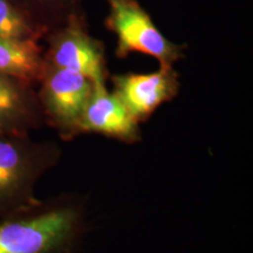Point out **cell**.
<instances>
[{
    "label": "cell",
    "instance_id": "6",
    "mask_svg": "<svg viewBox=\"0 0 253 253\" xmlns=\"http://www.w3.org/2000/svg\"><path fill=\"white\" fill-rule=\"evenodd\" d=\"M113 93L121 100L136 121H144L161 104L178 94L179 77L173 66H161L153 73L114 75Z\"/></svg>",
    "mask_w": 253,
    "mask_h": 253
},
{
    "label": "cell",
    "instance_id": "7",
    "mask_svg": "<svg viewBox=\"0 0 253 253\" xmlns=\"http://www.w3.org/2000/svg\"><path fill=\"white\" fill-rule=\"evenodd\" d=\"M81 132H97L134 142L140 137L138 122L114 93H109L106 82H93V90L84 109Z\"/></svg>",
    "mask_w": 253,
    "mask_h": 253
},
{
    "label": "cell",
    "instance_id": "1",
    "mask_svg": "<svg viewBox=\"0 0 253 253\" xmlns=\"http://www.w3.org/2000/svg\"><path fill=\"white\" fill-rule=\"evenodd\" d=\"M25 212L0 220V253H72L80 221L74 209Z\"/></svg>",
    "mask_w": 253,
    "mask_h": 253
},
{
    "label": "cell",
    "instance_id": "4",
    "mask_svg": "<svg viewBox=\"0 0 253 253\" xmlns=\"http://www.w3.org/2000/svg\"><path fill=\"white\" fill-rule=\"evenodd\" d=\"M47 65L79 73L91 82H106L107 68L103 43L91 37L84 15H75L45 36Z\"/></svg>",
    "mask_w": 253,
    "mask_h": 253
},
{
    "label": "cell",
    "instance_id": "5",
    "mask_svg": "<svg viewBox=\"0 0 253 253\" xmlns=\"http://www.w3.org/2000/svg\"><path fill=\"white\" fill-rule=\"evenodd\" d=\"M39 84L38 97L42 114L62 135L81 132V120L93 90V82L79 73L46 63Z\"/></svg>",
    "mask_w": 253,
    "mask_h": 253
},
{
    "label": "cell",
    "instance_id": "9",
    "mask_svg": "<svg viewBox=\"0 0 253 253\" xmlns=\"http://www.w3.org/2000/svg\"><path fill=\"white\" fill-rule=\"evenodd\" d=\"M46 68L43 48L36 39H0V73L39 84Z\"/></svg>",
    "mask_w": 253,
    "mask_h": 253
},
{
    "label": "cell",
    "instance_id": "3",
    "mask_svg": "<svg viewBox=\"0 0 253 253\" xmlns=\"http://www.w3.org/2000/svg\"><path fill=\"white\" fill-rule=\"evenodd\" d=\"M48 162L47 151L39 145L25 137L0 135V216L34 209L33 185Z\"/></svg>",
    "mask_w": 253,
    "mask_h": 253
},
{
    "label": "cell",
    "instance_id": "8",
    "mask_svg": "<svg viewBox=\"0 0 253 253\" xmlns=\"http://www.w3.org/2000/svg\"><path fill=\"white\" fill-rule=\"evenodd\" d=\"M42 115L33 84L0 73V135L25 137Z\"/></svg>",
    "mask_w": 253,
    "mask_h": 253
},
{
    "label": "cell",
    "instance_id": "10",
    "mask_svg": "<svg viewBox=\"0 0 253 253\" xmlns=\"http://www.w3.org/2000/svg\"><path fill=\"white\" fill-rule=\"evenodd\" d=\"M47 31L61 26L75 15H84L82 0H13Z\"/></svg>",
    "mask_w": 253,
    "mask_h": 253
},
{
    "label": "cell",
    "instance_id": "11",
    "mask_svg": "<svg viewBox=\"0 0 253 253\" xmlns=\"http://www.w3.org/2000/svg\"><path fill=\"white\" fill-rule=\"evenodd\" d=\"M47 33L13 0H0V39L40 40Z\"/></svg>",
    "mask_w": 253,
    "mask_h": 253
},
{
    "label": "cell",
    "instance_id": "2",
    "mask_svg": "<svg viewBox=\"0 0 253 253\" xmlns=\"http://www.w3.org/2000/svg\"><path fill=\"white\" fill-rule=\"evenodd\" d=\"M106 2L109 12L104 24L118 39L115 52L118 58L142 53L157 59L160 66H173L184 58L185 46L168 39L137 0H106Z\"/></svg>",
    "mask_w": 253,
    "mask_h": 253
}]
</instances>
